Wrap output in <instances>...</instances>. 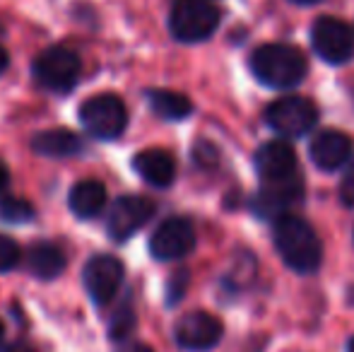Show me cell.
<instances>
[{"label":"cell","instance_id":"cell-8","mask_svg":"<svg viewBox=\"0 0 354 352\" xmlns=\"http://www.w3.org/2000/svg\"><path fill=\"white\" fill-rule=\"evenodd\" d=\"M154 215V203L145 196H123L111 205L106 217V232L113 241H128L140 232Z\"/></svg>","mask_w":354,"mask_h":352},{"label":"cell","instance_id":"cell-10","mask_svg":"<svg viewBox=\"0 0 354 352\" xmlns=\"http://www.w3.org/2000/svg\"><path fill=\"white\" fill-rule=\"evenodd\" d=\"M196 246V230L186 217H169L154 230L149 254L157 261H176L191 254Z\"/></svg>","mask_w":354,"mask_h":352},{"label":"cell","instance_id":"cell-19","mask_svg":"<svg viewBox=\"0 0 354 352\" xmlns=\"http://www.w3.org/2000/svg\"><path fill=\"white\" fill-rule=\"evenodd\" d=\"M147 102L152 111L164 121H181L193 111L191 99L181 92H171V89H149Z\"/></svg>","mask_w":354,"mask_h":352},{"label":"cell","instance_id":"cell-22","mask_svg":"<svg viewBox=\"0 0 354 352\" xmlns=\"http://www.w3.org/2000/svg\"><path fill=\"white\" fill-rule=\"evenodd\" d=\"M19 261H22V249L17 246V241L0 234V272L12 270Z\"/></svg>","mask_w":354,"mask_h":352},{"label":"cell","instance_id":"cell-3","mask_svg":"<svg viewBox=\"0 0 354 352\" xmlns=\"http://www.w3.org/2000/svg\"><path fill=\"white\" fill-rule=\"evenodd\" d=\"M219 8L212 0H174L169 12V29L183 44L205 41L219 27Z\"/></svg>","mask_w":354,"mask_h":352},{"label":"cell","instance_id":"cell-20","mask_svg":"<svg viewBox=\"0 0 354 352\" xmlns=\"http://www.w3.org/2000/svg\"><path fill=\"white\" fill-rule=\"evenodd\" d=\"M32 217H34V207L29 201H24V198H12V196L0 198V220L3 222L22 225V222H29Z\"/></svg>","mask_w":354,"mask_h":352},{"label":"cell","instance_id":"cell-27","mask_svg":"<svg viewBox=\"0 0 354 352\" xmlns=\"http://www.w3.org/2000/svg\"><path fill=\"white\" fill-rule=\"evenodd\" d=\"M116 352H154V350L145 343H126V345H121Z\"/></svg>","mask_w":354,"mask_h":352},{"label":"cell","instance_id":"cell-31","mask_svg":"<svg viewBox=\"0 0 354 352\" xmlns=\"http://www.w3.org/2000/svg\"><path fill=\"white\" fill-rule=\"evenodd\" d=\"M3 335H5V328H3V321H0V343H3Z\"/></svg>","mask_w":354,"mask_h":352},{"label":"cell","instance_id":"cell-21","mask_svg":"<svg viewBox=\"0 0 354 352\" xmlns=\"http://www.w3.org/2000/svg\"><path fill=\"white\" fill-rule=\"evenodd\" d=\"M133 328H136V311H133L131 304H126L123 309H118L116 314H113L109 331H111V338L113 340H123Z\"/></svg>","mask_w":354,"mask_h":352},{"label":"cell","instance_id":"cell-16","mask_svg":"<svg viewBox=\"0 0 354 352\" xmlns=\"http://www.w3.org/2000/svg\"><path fill=\"white\" fill-rule=\"evenodd\" d=\"M68 205H71L73 215L80 220H92L106 205V188L97 178H84L77 181L71 188V196H68Z\"/></svg>","mask_w":354,"mask_h":352},{"label":"cell","instance_id":"cell-32","mask_svg":"<svg viewBox=\"0 0 354 352\" xmlns=\"http://www.w3.org/2000/svg\"><path fill=\"white\" fill-rule=\"evenodd\" d=\"M347 352H354V338L350 340V348H347Z\"/></svg>","mask_w":354,"mask_h":352},{"label":"cell","instance_id":"cell-2","mask_svg":"<svg viewBox=\"0 0 354 352\" xmlns=\"http://www.w3.org/2000/svg\"><path fill=\"white\" fill-rule=\"evenodd\" d=\"M251 73L258 82L272 89L297 87L306 77V56L289 44H266L251 53Z\"/></svg>","mask_w":354,"mask_h":352},{"label":"cell","instance_id":"cell-17","mask_svg":"<svg viewBox=\"0 0 354 352\" xmlns=\"http://www.w3.org/2000/svg\"><path fill=\"white\" fill-rule=\"evenodd\" d=\"M24 263L27 270L39 280H53L66 270V256L51 241H37L27 249L24 254Z\"/></svg>","mask_w":354,"mask_h":352},{"label":"cell","instance_id":"cell-4","mask_svg":"<svg viewBox=\"0 0 354 352\" xmlns=\"http://www.w3.org/2000/svg\"><path fill=\"white\" fill-rule=\"evenodd\" d=\"M80 123L89 136L99 140H113L126 131L128 109L116 94H94L80 106Z\"/></svg>","mask_w":354,"mask_h":352},{"label":"cell","instance_id":"cell-26","mask_svg":"<svg viewBox=\"0 0 354 352\" xmlns=\"http://www.w3.org/2000/svg\"><path fill=\"white\" fill-rule=\"evenodd\" d=\"M0 352H37V348H34V345H29V343H24V340H17V343L5 345Z\"/></svg>","mask_w":354,"mask_h":352},{"label":"cell","instance_id":"cell-25","mask_svg":"<svg viewBox=\"0 0 354 352\" xmlns=\"http://www.w3.org/2000/svg\"><path fill=\"white\" fill-rule=\"evenodd\" d=\"M193 155H196L198 165H210L212 167L214 162H217V150H214L210 142H201V145L196 147V152H193Z\"/></svg>","mask_w":354,"mask_h":352},{"label":"cell","instance_id":"cell-13","mask_svg":"<svg viewBox=\"0 0 354 352\" xmlns=\"http://www.w3.org/2000/svg\"><path fill=\"white\" fill-rule=\"evenodd\" d=\"M304 196V186L299 181V176L284 178V181H268V186L253 198V210L261 217H275L284 215L289 205L299 201Z\"/></svg>","mask_w":354,"mask_h":352},{"label":"cell","instance_id":"cell-11","mask_svg":"<svg viewBox=\"0 0 354 352\" xmlns=\"http://www.w3.org/2000/svg\"><path fill=\"white\" fill-rule=\"evenodd\" d=\"M222 324L217 316L207 314V311H191V314L181 316L174 328V338H176L178 348L188 352H207L222 340Z\"/></svg>","mask_w":354,"mask_h":352},{"label":"cell","instance_id":"cell-1","mask_svg":"<svg viewBox=\"0 0 354 352\" xmlns=\"http://www.w3.org/2000/svg\"><path fill=\"white\" fill-rule=\"evenodd\" d=\"M272 241L280 259L297 272H316L323 263V246L316 230L297 215L275 217Z\"/></svg>","mask_w":354,"mask_h":352},{"label":"cell","instance_id":"cell-29","mask_svg":"<svg viewBox=\"0 0 354 352\" xmlns=\"http://www.w3.org/2000/svg\"><path fill=\"white\" fill-rule=\"evenodd\" d=\"M8 63H10V58H8V51H5L3 46H0V73L8 68Z\"/></svg>","mask_w":354,"mask_h":352},{"label":"cell","instance_id":"cell-9","mask_svg":"<svg viewBox=\"0 0 354 352\" xmlns=\"http://www.w3.org/2000/svg\"><path fill=\"white\" fill-rule=\"evenodd\" d=\"M123 263L113 256L104 254V256H94L87 261L82 270V282L87 295L92 297L94 304H109V302L116 297V292L123 285Z\"/></svg>","mask_w":354,"mask_h":352},{"label":"cell","instance_id":"cell-18","mask_svg":"<svg viewBox=\"0 0 354 352\" xmlns=\"http://www.w3.org/2000/svg\"><path fill=\"white\" fill-rule=\"evenodd\" d=\"M32 150L37 152V155L61 160V157L77 155V152L82 150V140H80L73 131H66V128H51V131H41L32 138Z\"/></svg>","mask_w":354,"mask_h":352},{"label":"cell","instance_id":"cell-23","mask_svg":"<svg viewBox=\"0 0 354 352\" xmlns=\"http://www.w3.org/2000/svg\"><path fill=\"white\" fill-rule=\"evenodd\" d=\"M186 287H188V270L174 272V277L169 280V287H167V304L169 306L178 304L181 297L186 295Z\"/></svg>","mask_w":354,"mask_h":352},{"label":"cell","instance_id":"cell-15","mask_svg":"<svg viewBox=\"0 0 354 352\" xmlns=\"http://www.w3.org/2000/svg\"><path fill=\"white\" fill-rule=\"evenodd\" d=\"M133 169L140 174V178L152 183V186L167 188L171 186L174 176H176V162H174V157L167 150L149 147V150H142L133 157Z\"/></svg>","mask_w":354,"mask_h":352},{"label":"cell","instance_id":"cell-12","mask_svg":"<svg viewBox=\"0 0 354 352\" xmlns=\"http://www.w3.org/2000/svg\"><path fill=\"white\" fill-rule=\"evenodd\" d=\"M256 172L266 183L297 176V152L284 140L266 142L256 152Z\"/></svg>","mask_w":354,"mask_h":352},{"label":"cell","instance_id":"cell-5","mask_svg":"<svg viewBox=\"0 0 354 352\" xmlns=\"http://www.w3.org/2000/svg\"><path fill=\"white\" fill-rule=\"evenodd\" d=\"M34 80L48 92H71L80 80L82 63L80 56L68 46H51L41 51L32 63Z\"/></svg>","mask_w":354,"mask_h":352},{"label":"cell","instance_id":"cell-14","mask_svg":"<svg viewBox=\"0 0 354 352\" xmlns=\"http://www.w3.org/2000/svg\"><path fill=\"white\" fill-rule=\"evenodd\" d=\"M308 152H311V160L318 169L337 172L352 157V140L350 136L340 131H323L313 138Z\"/></svg>","mask_w":354,"mask_h":352},{"label":"cell","instance_id":"cell-6","mask_svg":"<svg viewBox=\"0 0 354 352\" xmlns=\"http://www.w3.org/2000/svg\"><path fill=\"white\" fill-rule=\"evenodd\" d=\"M318 121V109L306 97H282L266 109V123L284 138H299Z\"/></svg>","mask_w":354,"mask_h":352},{"label":"cell","instance_id":"cell-30","mask_svg":"<svg viewBox=\"0 0 354 352\" xmlns=\"http://www.w3.org/2000/svg\"><path fill=\"white\" fill-rule=\"evenodd\" d=\"M297 5H313V3H321V0H292Z\"/></svg>","mask_w":354,"mask_h":352},{"label":"cell","instance_id":"cell-28","mask_svg":"<svg viewBox=\"0 0 354 352\" xmlns=\"http://www.w3.org/2000/svg\"><path fill=\"white\" fill-rule=\"evenodd\" d=\"M10 183V172L5 165H0V193H5V188H8Z\"/></svg>","mask_w":354,"mask_h":352},{"label":"cell","instance_id":"cell-24","mask_svg":"<svg viewBox=\"0 0 354 352\" xmlns=\"http://www.w3.org/2000/svg\"><path fill=\"white\" fill-rule=\"evenodd\" d=\"M340 201L345 203L347 207H354V167L347 172L340 183Z\"/></svg>","mask_w":354,"mask_h":352},{"label":"cell","instance_id":"cell-7","mask_svg":"<svg viewBox=\"0 0 354 352\" xmlns=\"http://www.w3.org/2000/svg\"><path fill=\"white\" fill-rule=\"evenodd\" d=\"M311 44H313V51L326 63H333V66L347 63L354 53L352 29L337 17L316 19L311 29Z\"/></svg>","mask_w":354,"mask_h":352}]
</instances>
